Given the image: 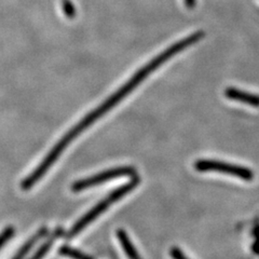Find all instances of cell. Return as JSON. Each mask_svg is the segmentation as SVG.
<instances>
[{
    "label": "cell",
    "mask_w": 259,
    "mask_h": 259,
    "mask_svg": "<svg viewBox=\"0 0 259 259\" xmlns=\"http://www.w3.org/2000/svg\"><path fill=\"white\" fill-rule=\"evenodd\" d=\"M14 234V229L12 228V227H8V228H6L2 234H0V248H2L6 243L9 241Z\"/></svg>",
    "instance_id": "8fae6325"
},
{
    "label": "cell",
    "mask_w": 259,
    "mask_h": 259,
    "mask_svg": "<svg viewBox=\"0 0 259 259\" xmlns=\"http://www.w3.org/2000/svg\"><path fill=\"white\" fill-rule=\"evenodd\" d=\"M46 232H47L46 229L39 230V231L35 234L34 237H31V238L25 243V244H24V245L22 246V248L19 250V253L13 257V259H24V258H25L26 255L30 252V249H31L32 247H34V245L36 244V243L45 236Z\"/></svg>",
    "instance_id": "52a82bcc"
},
{
    "label": "cell",
    "mask_w": 259,
    "mask_h": 259,
    "mask_svg": "<svg viewBox=\"0 0 259 259\" xmlns=\"http://www.w3.org/2000/svg\"><path fill=\"white\" fill-rule=\"evenodd\" d=\"M60 234H61L60 231L56 232L50 240H48V241L45 243V244L37 250V253H36L34 256H32L30 259H42V258L48 254L49 249L51 248V246L53 245L54 241L56 240V238H58V237L60 236Z\"/></svg>",
    "instance_id": "9c48e42d"
},
{
    "label": "cell",
    "mask_w": 259,
    "mask_h": 259,
    "mask_svg": "<svg viewBox=\"0 0 259 259\" xmlns=\"http://www.w3.org/2000/svg\"><path fill=\"white\" fill-rule=\"evenodd\" d=\"M62 8L64 14L67 16V19H74L76 16L75 6L72 5L71 0H62Z\"/></svg>",
    "instance_id": "30bf717a"
},
{
    "label": "cell",
    "mask_w": 259,
    "mask_h": 259,
    "mask_svg": "<svg viewBox=\"0 0 259 259\" xmlns=\"http://www.w3.org/2000/svg\"><path fill=\"white\" fill-rule=\"evenodd\" d=\"M60 254H62L65 257H68L71 259H93L89 255L80 252L78 249L72 248L70 246H63L60 249Z\"/></svg>",
    "instance_id": "ba28073f"
},
{
    "label": "cell",
    "mask_w": 259,
    "mask_h": 259,
    "mask_svg": "<svg viewBox=\"0 0 259 259\" xmlns=\"http://www.w3.org/2000/svg\"><path fill=\"white\" fill-rule=\"evenodd\" d=\"M203 37H204V31L199 30V31L193 32V34L189 35L188 37H186L180 40V41H177L176 44L169 46L166 50L162 51L158 56H156L155 59H152L148 64H146L145 66H143L140 70H137L131 77V79L127 80L122 87L118 89L115 93L111 94L106 101L103 102L100 105L99 107L92 110L82 120H80L79 123H77L74 127H71L69 131L55 144L54 147L49 151L47 157L40 162V164L37 166V168H35L34 171L29 174V176L25 178V180H23L21 184L22 189L28 190L32 187V186L36 185L39 182L40 178L46 175V173L50 169V167L55 163L56 160L60 158V156L64 152V150L68 147V145H70L81 133H83L88 127H90L100 118H102L104 115H106L110 109L117 106V104H119L121 101L124 100L130 93L133 92L146 78H147L149 75H151L153 71H156L161 65H163L169 59L173 58V56L184 51L185 49H187L188 47L197 44Z\"/></svg>",
    "instance_id": "6da1fadb"
},
{
    "label": "cell",
    "mask_w": 259,
    "mask_h": 259,
    "mask_svg": "<svg viewBox=\"0 0 259 259\" xmlns=\"http://www.w3.org/2000/svg\"><path fill=\"white\" fill-rule=\"evenodd\" d=\"M194 168L199 172H218L233 177H238L243 181H252L254 173L252 169L245 166L228 163L220 160L201 159L194 162Z\"/></svg>",
    "instance_id": "3957f363"
},
{
    "label": "cell",
    "mask_w": 259,
    "mask_h": 259,
    "mask_svg": "<svg viewBox=\"0 0 259 259\" xmlns=\"http://www.w3.org/2000/svg\"><path fill=\"white\" fill-rule=\"evenodd\" d=\"M169 255H171L173 259H189L183 253V250L178 247H172L171 250H169Z\"/></svg>",
    "instance_id": "7c38bea8"
},
{
    "label": "cell",
    "mask_w": 259,
    "mask_h": 259,
    "mask_svg": "<svg viewBox=\"0 0 259 259\" xmlns=\"http://www.w3.org/2000/svg\"><path fill=\"white\" fill-rule=\"evenodd\" d=\"M225 96L228 100L246 104L248 106L259 108V95L249 93L236 88H227L225 90Z\"/></svg>",
    "instance_id": "5b68a950"
},
{
    "label": "cell",
    "mask_w": 259,
    "mask_h": 259,
    "mask_svg": "<svg viewBox=\"0 0 259 259\" xmlns=\"http://www.w3.org/2000/svg\"><path fill=\"white\" fill-rule=\"evenodd\" d=\"M184 2L188 9H193V8L197 5V0H184Z\"/></svg>",
    "instance_id": "4fadbf2b"
},
{
    "label": "cell",
    "mask_w": 259,
    "mask_h": 259,
    "mask_svg": "<svg viewBox=\"0 0 259 259\" xmlns=\"http://www.w3.org/2000/svg\"><path fill=\"white\" fill-rule=\"evenodd\" d=\"M135 173L136 171L133 166H119V167L109 168L96 175L75 182L71 186V189L74 192H80L88 188L94 187V186L102 185L110 180H113V178H118L122 176H133L135 175Z\"/></svg>",
    "instance_id": "277c9868"
},
{
    "label": "cell",
    "mask_w": 259,
    "mask_h": 259,
    "mask_svg": "<svg viewBox=\"0 0 259 259\" xmlns=\"http://www.w3.org/2000/svg\"><path fill=\"white\" fill-rule=\"evenodd\" d=\"M117 237H118V240L120 242L121 246L123 247L124 253L126 254L128 259H143L141 257V255L139 254V252L136 250L131 239L128 238V236L124 230H122V229L117 230Z\"/></svg>",
    "instance_id": "8992f818"
},
{
    "label": "cell",
    "mask_w": 259,
    "mask_h": 259,
    "mask_svg": "<svg viewBox=\"0 0 259 259\" xmlns=\"http://www.w3.org/2000/svg\"><path fill=\"white\" fill-rule=\"evenodd\" d=\"M140 182H141V178L139 176L134 175L131 182L123 185V186H121V187L110 192L106 198L103 199L100 203H97L92 209L89 210L85 215L81 217L80 220L74 226H72V228L67 233V239H72L74 237H76L77 234H79L85 228V227H88L93 221H95L101 214L106 212L110 205L115 204L117 201L122 199L124 196H126L128 192H131L134 188H136L137 186L140 185Z\"/></svg>",
    "instance_id": "7a4b0ae2"
}]
</instances>
